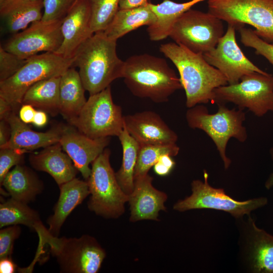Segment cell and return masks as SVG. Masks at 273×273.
Returning <instances> with one entry per match:
<instances>
[{
  "mask_svg": "<svg viewBox=\"0 0 273 273\" xmlns=\"http://www.w3.org/2000/svg\"><path fill=\"white\" fill-rule=\"evenodd\" d=\"M110 151H104L92 163L87 179L90 192L88 208L106 218H117L125 212L128 195L119 185L110 162Z\"/></svg>",
  "mask_w": 273,
  "mask_h": 273,
  "instance_id": "cell-6",
  "label": "cell"
},
{
  "mask_svg": "<svg viewBox=\"0 0 273 273\" xmlns=\"http://www.w3.org/2000/svg\"><path fill=\"white\" fill-rule=\"evenodd\" d=\"M5 120L11 128V137L9 142L0 148L21 149L28 152L46 148L60 141L63 125H58L45 132H38L32 130L15 112Z\"/></svg>",
  "mask_w": 273,
  "mask_h": 273,
  "instance_id": "cell-20",
  "label": "cell"
},
{
  "mask_svg": "<svg viewBox=\"0 0 273 273\" xmlns=\"http://www.w3.org/2000/svg\"><path fill=\"white\" fill-rule=\"evenodd\" d=\"M13 112H15L11 104L5 99L0 97V120L6 119Z\"/></svg>",
  "mask_w": 273,
  "mask_h": 273,
  "instance_id": "cell-43",
  "label": "cell"
},
{
  "mask_svg": "<svg viewBox=\"0 0 273 273\" xmlns=\"http://www.w3.org/2000/svg\"><path fill=\"white\" fill-rule=\"evenodd\" d=\"M74 64V58L67 59L55 52L37 54L14 75L0 81V97L8 101L16 113L22 105L26 92L33 84L54 76H61Z\"/></svg>",
  "mask_w": 273,
  "mask_h": 273,
  "instance_id": "cell-7",
  "label": "cell"
},
{
  "mask_svg": "<svg viewBox=\"0 0 273 273\" xmlns=\"http://www.w3.org/2000/svg\"><path fill=\"white\" fill-rule=\"evenodd\" d=\"M116 41L104 31L96 32L80 47L74 57L73 65L78 67L84 87L90 95L122 78L125 62L117 55Z\"/></svg>",
  "mask_w": 273,
  "mask_h": 273,
  "instance_id": "cell-2",
  "label": "cell"
},
{
  "mask_svg": "<svg viewBox=\"0 0 273 273\" xmlns=\"http://www.w3.org/2000/svg\"><path fill=\"white\" fill-rule=\"evenodd\" d=\"M85 90L79 72L74 68L61 75L59 113L68 123L77 117L86 103Z\"/></svg>",
  "mask_w": 273,
  "mask_h": 273,
  "instance_id": "cell-23",
  "label": "cell"
},
{
  "mask_svg": "<svg viewBox=\"0 0 273 273\" xmlns=\"http://www.w3.org/2000/svg\"><path fill=\"white\" fill-rule=\"evenodd\" d=\"M238 30L241 42L254 49L256 55L263 56L273 66V43L264 40L251 29L244 27Z\"/></svg>",
  "mask_w": 273,
  "mask_h": 273,
  "instance_id": "cell-33",
  "label": "cell"
},
{
  "mask_svg": "<svg viewBox=\"0 0 273 273\" xmlns=\"http://www.w3.org/2000/svg\"><path fill=\"white\" fill-rule=\"evenodd\" d=\"M37 0H5L0 5V14L5 17L9 12L16 8L29 2Z\"/></svg>",
  "mask_w": 273,
  "mask_h": 273,
  "instance_id": "cell-39",
  "label": "cell"
},
{
  "mask_svg": "<svg viewBox=\"0 0 273 273\" xmlns=\"http://www.w3.org/2000/svg\"><path fill=\"white\" fill-rule=\"evenodd\" d=\"M241 229V258L252 272L273 273V236L258 228L249 216Z\"/></svg>",
  "mask_w": 273,
  "mask_h": 273,
  "instance_id": "cell-15",
  "label": "cell"
},
{
  "mask_svg": "<svg viewBox=\"0 0 273 273\" xmlns=\"http://www.w3.org/2000/svg\"><path fill=\"white\" fill-rule=\"evenodd\" d=\"M63 41L55 52L67 59L73 58L80 47L95 33L91 26L90 0H77L62 19Z\"/></svg>",
  "mask_w": 273,
  "mask_h": 273,
  "instance_id": "cell-16",
  "label": "cell"
},
{
  "mask_svg": "<svg viewBox=\"0 0 273 273\" xmlns=\"http://www.w3.org/2000/svg\"><path fill=\"white\" fill-rule=\"evenodd\" d=\"M179 148L176 144L167 145H140L135 168L134 178L148 173L149 170L163 155L176 156Z\"/></svg>",
  "mask_w": 273,
  "mask_h": 273,
  "instance_id": "cell-31",
  "label": "cell"
},
{
  "mask_svg": "<svg viewBox=\"0 0 273 273\" xmlns=\"http://www.w3.org/2000/svg\"><path fill=\"white\" fill-rule=\"evenodd\" d=\"M0 47V81H4L16 73L27 62Z\"/></svg>",
  "mask_w": 273,
  "mask_h": 273,
  "instance_id": "cell-34",
  "label": "cell"
},
{
  "mask_svg": "<svg viewBox=\"0 0 273 273\" xmlns=\"http://www.w3.org/2000/svg\"><path fill=\"white\" fill-rule=\"evenodd\" d=\"M118 137L122 146V159L121 166L115 175L123 191L129 195L134 187V172L140 145L124 126Z\"/></svg>",
  "mask_w": 273,
  "mask_h": 273,
  "instance_id": "cell-28",
  "label": "cell"
},
{
  "mask_svg": "<svg viewBox=\"0 0 273 273\" xmlns=\"http://www.w3.org/2000/svg\"><path fill=\"white\" fill-rule=\"evenodd\" d=\"M77 0H43V11L41 21L62 20Z\"/></svg>",
  "mask_w": 273,
  "mask_h": 273,
  "instance_id": "cell-35",
  "label": "cell"
},
{
  "mask_svg": "<svg viewBox=\"0 0 273 273\" xmlns=\"http://www.w3.org/2000/svg\"><path fill=\"white\" fill-rule=\"evenodd\" d=\"M153 177L148 173L134 178V187L128 195L130 205L129 220L135 222L142 220H157L160 211H166L164 203L166 194L154 187Z\"/></svg>",
  "mask_w": 273,
  "mask_h": 273,
  "instance_id": "cell-19",
  "label": "cell"
},
{
  "mask_svg": "<svg viewBox=\"0 0 273 273\" xmlns=\"http://www.w3.org/2000/svg\"><path fill=\"white\" fill-rule=\"evenodd\" d=\"M43 11V0L32 1L16 8L4 17L8 31L17 33L29 24L40 21Z\"/></svg>",
  "mask_w": 273,
  "mask_h": 273,
  "instance_id": "cell-30",
  "label": "cell"
},
{
  "mask_svg": "<svg viewBox=\"0 0 273 273\" xmlns=\"http://www.w3.org/2000/svg\"><path fill=\"white\" fill-rule=\"evenodd\" d=\"M205 0H191L178 3L171 0H163L159 4L150 3L156 20L147 28L150 39L159 41L169 37L178 18L193 6Z\"/></svg>",
  "mask_w": 273,
  "mask_h": 273,
  "instance_id": "cell-25",
  "label": "cell"
},
{
  "mask_svg": "<svg viewBox=\"0 0 273 273\" xmlns=\"http://www.w3.org/2000/svg\"><path fill=\"white\" fill-rule=\"evenodd\" d=\"M36 112L33 106L29 104H22L18 111V117L26 124L32 123Z\"/></svg>",
  "mask_w": 273,
  "mask_h": 273,
  "instance_id": "cell-38",
  "label": "cell"
},
{
  "mask_svg": "<svg viewBox=\"0 0 273 273\" xmlns=\"http://www.w3.org/2000/svg\"><path fill=\"white\" fill-rule=\"evenodd\" d=\"M11 198L28 204L33 201L43 189V185L37 175L22 164L14 166L1 184Z\"/></svg>",
  "mask_w": 273,
  "mask_h": 273,
  "instance_id": "cell-24",
  "label": "cell"
},
{
  "mask_svg": "<svg viewBox=\"0 0 273 273\" xmlns=\"http://www.w3.org/2000/svg\"><path fill=\"white\" fill-rule=\"evenodd\" d=\"M21 229L18 225L3 228L0 231V259L11 257L15 241L19 238Z\"/></svg>",
  "mask_w": 273,
  "mask_h": 273,
  "instance_id": "cell-37",
  "label": "cell"
},
{
  "mask_svg": "<svg viewBox=\"0 0 273 273\" xmlns=\"http://www.w3.org/2000/svg\"><path fill=\"white\" fill-rule=\"evenodd\" d=\"M211 102L217 105L233 103L261 117L273 111V75L256 72L246 75L237 83L216 88Z\"/></svg>",
  "mask_w": 273,
  "mask_h": 273,
  "instance_id": "cell-10",
  "label": "cell"
},
{
  "mask_svg": "<svg viewBox=\"0 0 273 273\" xmlns=\"http://www.w3.org/2000/svg\"><path fill=\"white\" fill-rule=\"evenodd\" d=\"M38 237L39 248L49 246L61 272L97 273L106 256L97 240L88 235L79 238H58L47 229Z\"/></svg>",
  "mask_w": 273,
  "mask_h": 273,
  "instance_id": "cell-4",
  "label": "cell"
},
{
  "mask_svg": "<svg viewBox=\"0 0 273 273\" xmlns=\"http://www.w3.org/2000/svg\"><path fill=\"white\" fill-rule=\"evenodd\" d=\"M47 113L41 110H36L32 123L37 127H42L46 125L48 120Z\"/></svg>",
  "mask_w": 273,
  "mask_h": 273,
  "instance_id": "cell-44",
  "label": "cell"
},
{
  "mask_svg": "<svg viewBox=\"0 0 273 273\" xmlns=\"http://www.w3.org/2000/svg\"><path fill=\"white\" fill-rule=\"evenodd\" d=\"M218 109L214 114L209 113L207 108L198 104L188 108L186 119L188 126L192 129L204 131L214 143L225 169L231 164L226 154L228 143L231 138L240 142L247 139V132L243 122L246 119L242 109H229L224 104H218Z\"/></svg>",
  "mask_w": 273,
  "mask_h": 273,
  "instance_id": "cell-5",
  "label": "cell"
},
{
  "mask_svg": "<svg viewBox=\"0 0 273 273\" xmlns=\"http://www.w3.org/2000/svg\"><path fill=\"white\" fill-rule=\"evenodd\" d=\"M153 167L155 173L161 176L167 175L172 170L159 161H158Z\"/></svg>",
  "mask_w": 273,
  "mask_h": 273,
  "instance_id": "cell-45",
  "label": "cell"
},
{
  "mask_svg": "<svg viewBox=\"0 0 273 273\" xmlns=\"http://www.w3.org/2000/svg\"><path fill=\"white\" fill-rule=\"evenodd\" d=\"M120 0H90L91 26L94 33L104 31L119 9Z\"/></svg>",
  "mask_w": 273,
  "mask_h": 273,
  "instance_id": "cell-32",
  "label": "cell"
},
{
  "mask_svg": "<svg viewBox=\"0 0 273 273\" xmlns=\"http://www.w3.org/2000/svg\"><path fill=\"white\" fill-rule=\"evenodd\" d=\"M203 56L210 65L222 73L228 84L237 83L243 76L252 72L267 73L246 57L237 42L236 28L232 25L228 24L216 46Z\"/></svg>",
  "mask_w": 273,
  "mask_h": 273,
  "instance_id": "cell-13",
  "label": "cell"
},
{
  "mask_svg": "<svg viewBox=\"0 0 273 273\" xmlns=\"http://www.w3.org/2000/svg\"><path fill=\"white\" fill-rule=\"evenodd\" d=\"M62 22V19L34 22L15 34L4 48L22 59H28L40 52H56L63 41Z\"/></svg>",
  "mask_w": 273,
  "mask_h": 273,
  "instance_id": "cell-14",
  "label": "cell"
},
{
  "mask_svg": "<svg viewBox=\"0 0 273 273\" xmlns=\"http://www.w3.org/2000/svg\"><path fill=\"white\" fill-rule=\"evenodd\" d=\"M124 62L122 78L135 97L164 103L183 88L179 77L164 58L143 54L131 56Z\"/></svg>",
  "mask_w": 273,
  "mask_h": 273,
  "instance_id": "cell-3",
  "label": "cell"
},
{
  "mask_svg": "<svg viewBox=\"0 0 273 273\" xmlns=\"http://www.w3.org/2000/svg\"><path fill=\"white\" fill-rule=\"evenodd\" d=\"M156 17L150 3L143 6L126 9H119L113 19L104 31L110 39L117 40L127 33L144 25L154 24Z\"/></svg>",
  "mask_w": 273,
  "mask_h": 273,
  "instance_id": "cell-26",
  "label": "cell"
},
{
  "mask_svg": "<svg viewBox=\"0 0 273 273\" xmlns=\"http://www.w3.org/2000/svg\"><path fill=\"white\" fill-rule=\"evenodd\" d=\"M124 126L141 146L171 145L178 140L176 132L154 111L124 116Z\"/></svg>",
  "mask_w": 273,
  "mask_h": 273,
  "instance_id": "cell-18",
  "label": "cell"
},
{
  "mask_svg": "<svg viewBox=\"0 0 273 273\" xmlns=\"http://www.w3.org/2000/svg\"><path fill=\"white\" fill-rule=\"evenodd\" d=\"M59 143L46 148L29 156L31 166L36 170L49 174L57 185H61L75 177L78 170Z\"/></svg>",
  "mask_w": 273,
  "mask_h": 273,
  "instance_id": "cell-21",
  "label": "cell"
},
{
  "mask_svg": "<svg viewBox=\"0 0 273 273\" xmlns=\"http://www.w3.org/2000/svg\"><path fill=\"white\" fill-rule=\"evenodd\" d=\"M149 0H120L119 9H131L147 5Z\"/></svg>",
  "mask_w": 273,
  "mask_h": 273,
  "instance_id": "cell-42",
  "label": "cell"
},
{
  "mask_svg": "<svg viewBox=\"0 0 273 273\" xmlns=\"http://www.w3.org/2000/svg\"><path fill=\"white\" fill-rule=\"evenodd\" d=\"M5 0H0V5L2 4Z\"/></svg>",
  "mask_w": 273,
  "mask_h": 273,
  "instance_id": "cell-47",
  "label": "cell"
},
{
  "mask_svg": "<svg viewBox=\"0 0 273 273\" xmlns=\"http://www.w3.org/2000/svg\"><path fill=\"white\" fill-rule=\"evenodd\" d=\"M69 124L94 139L118 136L124 128L120 106L112 99L110 85L90 95L76 118Z\"/></svg>",
  "mask_w": 273,
  "mask_h": 273,
  "instance_id": "cell-9",
  "label": "cell"
},
{
  "mask_svg": "<svg viewBox=\"0 0 273 273\" xmlns=\"http://www.w3.org/2000/svg\"><path fill=\"white\" fill-rule=\"evenodd\" d=\"M270 154L273 159V147L270 150ZM265 188L269 190L273 187V172L270 174L265 183Z\"/></svg>",
  "mask_w": 273,
  "mask_h": 273,
  "instance_id": "cell-46",
  "label": "cell"
},
{
  "mask_svg": "<svg viewBox=\"0 0 273 273\" xmlns=\"http://www.w3.org/2000/svg\"><path fill=\"white\" fill-rule=\"evenodd\" d=\"M61 76L39 81L25 93L22 104H29L53 116L59 113V94Z\"/></svg>",
  "mask_w": 273,
  "mask_h": 273,
  "instance_id": "cell-27",
  "label": "cell"
},
{
  "mask_svg": "<svg viewBox=\"0 0 273 273\" xmlns=\"http://www.w3.org/2000/svg\"><path fill=\"white\" fill-rule=\"evenodd\" d=\"M59 187V199L53 215L47 220L48 230L55 237H58L62 225L71 212L90 194L87 180L76 177Z\"/></svg>",
  "mask_w": 273,
  "mask_h": 273,
  "instance_id": "cell-22",
  "label": "cell"
},
{
  "mask_svg": "<svg viewBox=\"0 0 273 273\" xmlns=\"http://www.w3.org/2000/svg\"><path fill=\"white\" fill-rule=\"evenodd\" d=\"M11 137V128L8 122L5 120H0V148L4 146Z\"/></svg>",
  "mask_w": 273,
  "mask_h": 273,
  "instance_id": "cell-40",
  "label": "cell"
},
{
  "mask_svg": "<svg viewBox=\"0 0 273 273\" xmlns=\"http://www.w3.org/2000/svg\"><path fill=\"white\" fill-rule=\"evenodd\" d=\"M222 22L208 12L190 9L178 18L169 37L194 53L204 54L213 49L224 35Z\"/></svg>",
  "mask_w": 273,
  "mask_h": 273,
  "instance_id": "cell-11",
  "label": "cell"
},
{
  "mask_svg": "<svg viewBox=\"0 0 273 273\" xmlns=\"http://www.w3.org/2000/svg\"><path fill=\"white\" fill-rule=\"evenodd\" d=\"M22 224L36 232L44 225L38 213L12 198L0 204V228Z\"/></svg>",
  "mask_w": 273,
  "mask_h": 273,
  "instance_id": "cell-29",
  "label": "cell"
},
{
  "mask_svg": "<svg viewBox=\"0 0 273 273\" xmlns=\"http://www.w3.org/2000/svg\"><path fill=\"white\" fill-rule=\"evenodd\" d=\"M17 267V265L12 260L11 257L0 259L1 273H14Z\"/></svg>",
  "mask_w": 273,
  "mask_h": 273,
  "instance_id": "cell-41",
  "label": "cell"
},
{
  "mask_svg": "<svg viewBox=\"0 0 273 273\" xmlns=\"http://www.w3.org/2000/svg\"><path fill=\"white\" fill-rule=\"evenodd\" d=\"M208 12L236 30L245 24L255 33L273 43V0H207Z\"/></svg>",
  "mask_w": 273,
  "mask_h": 273,
  "instance_id": "cell-8",
  "label": "cell"
},
{
  "mask_svg": "<svg viewBox=\"0 0 273 273\" xmlns=\"http://www.w3.org/2000/svg\"><path fill=\"white\" fill-rule=\"evenodd\" d=\"M26 152L21 149L0 148V184L12 167L22 164Z\"/></svg>",
  "mask_w": 273,
  "mask_h": 273,
  "instance_id": "cell-36",
  "label": "cell"
},
{
  "mask_svg": "<svg viewBox=\"0 0 273 273\" xmlns=\"http://www.w3.org/2000/svg\"><path fill=\"white\" fill-rule=\"evenodd\" d=\"M159 50L178 70L187 108L211 102L214 90L228 84L225 77L205 60L203 54L174 42L161 44Z\"/></svg>",
  "mask_w": 273,
  "mask_h": 273,
  "instance_id": "cell-1",
  "label": "cell"
},
{
  "mask_svg": "<svg viewBox=\"0 0 273 273\" xmlns=\"http://www.w3.org/2000/svg\"><path fill=\"white\" fill-rule=\"evenodd\" d=\"M208 174L204 170V181L194 180L191 183L192 194L177 201L173 207L174 210L184 212L197 209H212L230 213L236 219L267 204L266 197L253 198L239 201L225 193L223 189L211 187L208 182Z\"/></svg>",
  "mask_w": 273,
  "mask_h": 273,
  "instance_id": "cell-12",
  "label": "cell"
},
{
  "mask_svg": "<svg viewBox=\"0 0 273 273\" xmlns=\"http://www.w3.org/2000/svg\"><path fill=\"white\" fill-rule=\"evenodd\" d=\"M109 142L110 137L92 139L69 124L63 125L59 143L82 177L87 180L91 172L90 164L104 151Z\"/></svg>",
  "mask_w": 273,
  "mask_h": 273,
  "instance_id": "cell-17",
  "label": "cell"
}]
</instances>
